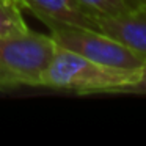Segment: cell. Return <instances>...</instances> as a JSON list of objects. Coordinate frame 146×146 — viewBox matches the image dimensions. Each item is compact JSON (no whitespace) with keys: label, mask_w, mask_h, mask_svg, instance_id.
I'll use <instances>...</instances> for the list:
<instances>
[{"label":"cell","mask_w":146,"mask_h":146,"mask_svg":"<svg viewBox=\"0 0 146 146\" xmlns=\"http://www.w3.org/2000/svg\"><path fill=\"white\" fill-rule=\"evenodd\" d=\"M141 69H121L96 63L57 46L42 74L41 86L72 91L77 94H121L141 77Z\"/></svg>","instance_id":"1"},{"label":"cell","mask_w":146,"mask_h":146,"mask_svg":"<svg viewBox=\"0 0 146 146\" xmlns=\"http://www.w3.org/2000/svg\"><path fill=\"white\" fill-rule=\"evenodd\" d=\"M55 50L57 42L50 35L32 30L0 39V90L41 86Z\"/></svg>","instance_id":"2"},{"label":"cell","mask_w":146,"mask_h":146,"mask_svg":"<svg viewBox=\"0 0 146 146\" xmlns=\"http://www.w3.org/2000/svg\"><path fill=\"white\" fill-rule=\"evenodd\" d=\"M46 25L50 30V36L55 39L57 46L96 63L121 69H141L146 64V60L137 52L99 30L60 22H47Z\"/></svg>","instance_id":"3"},{"label":"cell","mask_w":146,"mask_h":146,"mask_svg":"<svg viewBox=\"0 0 146 146\" xmlns=\"http://www.w3.org/2000/svg\"><path fill=\"white\" fill-rule=\"evenodd\" d=\"M98 30L146 60V2L118 16H96Z\"/></svg>","instance_id":"4"},{"label":"cell","mask_w":146,"mask_h":146,"mask_svg":"<svg viewBox=\"0 0 146 146\" xmlns=\"http://www.w3.org/2000/svg\"><path fill=\"white\" fill-rule=\"evenodd\" d=\"M21 8L29 10L42 24L60 22L66 25L98 30L96 16L82 7L77 0H16Z\"/></svg>","instance_id":"5"},{"label":"cell","mask_w":146,"mask_h":146,"mask_svg":"<svg viewBox=\"0 0 146 146\" xmlns=\"http://www.w3.org/2000/svg\"><path fill=\"white\" fill-rule=\"evenodd\" d=\"M29 30L16 0H0V39L24 35Z\"/></svg>","instance_id":"6"},{"label":"cell","mask_w":146,"mask_h":146,"mask_svg":"<svg viewBox=\"0 0 146 146\" xmlns=\"http://www.w3.org/2000/svg\"><path fill=\"white\" fill-rule=\"evenodd\" d=\"M93 16H118L135 8V0H77Z\"/></svg>","instance_id":"7"},{"label":"cell","mask_w":146,"mask_h":146,"mask_svg":"<svg viewBox=\"0 0 146 146\" xmlns=\"http://www.w3.org/2000/svg\"><path fill=\"white\" fill-rule=\"evenodd\" d=\"M121 94H146V64L143 66V71H141V77L137 83L127 86Z\"/></svg>","instance_id":"8"},{"label":"cell","mask_w":146,"mask_h":146,"mask_svg":"<svg viewBox=\"0 0 146 146\" xmlns=\"http://www.w3.org/2000/svg\"><path fill=\"white\" fill-rule=\"evenodd\" d=\"M135 2H137V3H145L146 0H135Z\"/></svg>","instance_id":"9"}]
</instances>
